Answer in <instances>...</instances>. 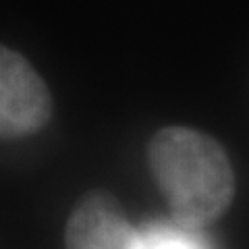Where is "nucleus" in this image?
<instances>
[{"instance_id": "obj_4", "label": "nucleus", "mask_w": 249, "mask_h": 249, "mask_svg": "<svg viewBox=\"0 0 249 249\" xmlns=\"http://www.w3.org/2000/svg\"><path fill=\"white\" fill-rule=\"evenodd\" d=\"M142 232L143 249H210L201 231L185 229L181 224L152 222Z\"/></svg>"}, {"instance_id": "obj_3", "label": "nucleus", "mask_w": 249, "mask_h": 249, "mask_svg": "<svg viewBox=\"0 0 249 249\" xmlns=\"http://www.w3.org/2000/svg\"><path fill=\"white\" fill-rule=\"evenodd\" d=\"M67 249H143L142 232L131 227L112 193L93 189L79 199L65 227Z\"/></svg>"}, {"instance_id": "obj_1", "label": "nucleus", "mask_w": 249, "mask_h": 249, "mask_svg": "<svg viewBox=\"0 0 249 249\" xmlns=\"http://www.w3.org/2000/svg\"><path fill=\"white\" fill-rule=\"evenodd\" d=\"M147 162L170 216L185 229L201 231L235 199V173L224 147L187 127L160 129L147 145Z\"/></svg>"}, {"instance_id": "obj_2", "label": "nucleus", "mask_w": 249, "mask_h": 249, "mask_svg": "<svg viewBox=\"0 0 249 249\" xmlns=\"http://www.w3.org/2000/svg\"><path fill=\"white\" fill-rule=\"evenodd\" d=\"M52 116V98L34 67L11 48L0 50V133L19 139L40 131Z\"/></svg>"}]
</instances>
